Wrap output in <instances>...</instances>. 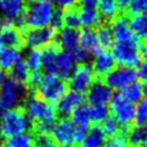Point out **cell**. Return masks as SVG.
Masks as SVG:
<instances>
[{"label": "cell", "mask_w": 147, "mask_h": 147, "mask_svg": "<svg viewBox=\"0 0 147 147\" xmlns=\"http://www.w3.org/2000/svg\"><path fill=\"white\" fill-rule=\"evenodd\" d=\"M88 105H85L84 102L80 103L70 115V122L74 126V136H75V142L79 144L86 136L88 129L91 127L90 118H88Z\"/></svg>", "instance_id": "7c38bea8"}, {"label": "cell", "mask_w": 147, "mask_h": 147, "mask_svg": "<svg viewBox=\"0 0 147 147\" xmlns=\"http://www.w3.org/2000/svg\"><path fill=\"white\" fill-rule=\"evenodd\" d=\"M134 126H147V98H141L134 105Z\"/></svg>", "instance_id": "4dcf8cb0"}, {"label": "cell", "mask_w": 147, "mask_h": 147, "mask_svg": "<svg viewBox=\"0 0 147 147\" xmlns=\"http://www.w3.org/2000/svg\"><path fill=\"white\" fill-rule=\"evenodd\" d=\"M21 59L20 51L13 48H0V68L6 72Z\"/></svg>", "instance_id": "f1b7e54d"}, {"label": "cell", "mask_w": 147, "mask_h": 147, "mask_svg": "<svg viewBox=\"0 0 147 147\" xmlns=\"http://www.w3.org/2000/svg\"><path fill=\"white\" fill-rule=\"evenodd\" d=\"M55 42L60 49L72 54L75 51H77L79 48L78 31L76 29H70V28L63 26L57 31Z\"/></svg>", "instance_id": "d6986e66"}, {"label": "cell", "mask_w": 147, "mask_h": 147, "mask_svg": "<svg viewBox=\"0 0 147 147\" xmlns=\"http://www.w3.org/2000/svg\"><path fill=\"white\" fill-rule=\"evenodd\" d=\"M29 95V91L23 85L7 77L0 86V107L2 109H8L16 103H18L17 106H23Z\"/></svg>", "instance_id": "8992f818"}, {"label": "cell", "mask_w": 147, "mask_h": 147, "mask_svg": "<svg viewBox=\"0 0 147 147\" xmlns=\"http://www.w3.org/2000/svg\"><path fill=\"white\" fill-rule=\"evenodd\" d=\"M37 1H44V2H52L53 0H37Z\"/></svg>", "instance_id": "7dc6e473"}, {"label": "cell", "mask_w": 147, "mask_h": 147, "mask_svg": "<svg viewBox=\"0 0 147 147\" xmlns=\"http://www.w3.org/2000/svg\"><path fill=\"white\" fill-rule=\"evenodd\" d=\"M67 90L68 84L64 79H61L57 76L51 74H45L42 75L41 80L34 90L33 94L48 103L55 105L63 96Z\"/></svg>", "instance_id": "5b68a950"}, {"label": "cell", "mask_w": 147, "mask_h": 147, "mask_svg": "<svg viewBox=\"0 0 147 147\" xmlns=\"http://www.w3.org/2000/svg\"><path fill=\"white\" fill-rule=\"evenodd\" d=\"M110 29L114 37V42L121 44H140V40L133 34L129 18L124 15L117 16L113 22H110Z\"/></svg>", "instance_id": "5bb4252c"}, {"label": "cell", "mask_w": 147, "mask_h": 147, "mask_svg": "<svg viewBox=\"0 0 147 147\" xmlns=\"http://www.w3.org/2000/svg\"><path fill=\"white\" fill-rule=\"evenodd\" d=\"M126 136L130 147H147V126H134Z\"/></svg>", "instance_id": "4316f807"}, {"label": "cell", "mask_w": 147, "mask_h": 147, "mask_svg": "<svg viewBox=\"0 0 147 147\" xmlns=\"http://www.w3.org/2000/svg\"><path fill=\"white\" fill-rule=\"evenodd\" d=\"M136 74H137V77L144 82V83H147V55L142 56L139 65L137 67V70H136Z\"/></svg>", "instance_id": "60d3db41"}, {"label": "cell", "mask_w": 147, "mask_h": 147, "mask_svg": "<svg viewBox=\"0 0 147 147\" xmlns=\"http://www.w3.org/2000/svg\"><path fill=\"white\" fill-rule=\"evenodd\" d=\"M102 147H130L127 141V136L124 131L106 138V141Z\"/></svg>", "instance_id": "d590c367"}, {"label": "cell", "mask_w": 147, "mask_h": 147, "mask_svg": "<svg viewBox=\"0 0 147 147\" xmlns=\"http://www.w3.org/2000/svg\"><path fill=\"white\" fill-rule=\"evenodd\" d=\"M83 103V94H79L74 91H67L63 96L54 105L56 115L60 118H68L72 114V111Z\"/></svg>", "instance_id": "2e32d148"}, {"label": "cell", "mask_w": 147, "mask_h": 147, "mask_svg": "<svg viewBox=\"0 0 147 147\" xmlns=\"http://www.w3.org/2000/svg\"><path fill=\"white\" fill-rule=\"evenodd\" d=\"M133 34L139 40H147V14H136L129 20Z\"/></svg>", "instance_id": "484cf974"}, {"label": "cell", "mask_w": 147, "mask_h": 147, "mask_svg": "<svg viewBox=\"0 0 147 147\" xmlns=\"http://www.w3.org/2000/svg\"><path fill=\"white\" fill-rule=\"evenodd\" d=\"M121 94L129 101L137 103L141 98H142V85L140 84V82H132L131 84H129L127 86H125L122 91Z\"/></svg>", "instance_id": "1f68e13d"}, {"label": "cell", "mask_w": 147, "mask_h": 147, "mask_svg": "<svg viewBox=\"0 0 147 147\" xmlns=\"http://www.w3.org/2000/svg\"><path fill=\"white\" fill-rule=\"evenodd\" d=\"M102 78H103V82L113 91L114 90L122 91L125 86H127L132 82L137 80V74L133 68L118 65V67H114Z\"/></svg>", "instance_id": "8fae6325"}, {"label": "cell", "mask_w": 147, "mask_h": 147, "mask_svg": "<svg viewBox=\"0 0 147 147\" xmlns=\"http://www.w3.org/2000/svg\"><path fill=\"white\" fill-rule=\"evenodd\" d=\"M91 67L94 74L99 77H103L106 74H108L114 67H116V61L114 59L111 51L101 48L99 52H96L93 55Z\"/></svg>", "instance_id": "ac0fdd59"}, {"label": "cell", "mask_w": 147, "mask_h": 147, "mask_svg": "<svg viewBox=\"0 0 147 147\" xmlns=\"http://www.w3.org/2000/svg\"><path fill=\"white\" fill-rule=\"evenodd\" d=\"M0 147H3V146H2V145H1V144H0Z\"/></svg>", "instance_id": "681fc988"}, {"label": "cell", "mask_w": 147, "mask_h": 147, "mask_svg": "<svg viewBox=\"0 0 147 147\" xmlns=\"http://www.w3.org/2000/svg\"><path fill=\"white\" fill-rule=\"evenodd\" d=\"M109 115L110 114L107 106H90L88 108L90 123L93 125H100Z\"/></svg>", "instance_id": "d6a6232c"}, {"label": "cell", "mask_w": 147, "mask_h": 147, "mask_svg": "<svg viewBox=\"0 0 147 147\" xmlns=\"http://www.w3.org/2000/svg\"><path fill=\"white\" fill-rule=\"evenodd\" d=\"M42 68L46 74L57 76L67 80L76 67V61L71 53L59 48L56 42L42 48L41 51Z\"/></svg>", "instance_id": "7a4b0ae2"}, {"label": "cell", "mask_w": 147, "mask_h": 147, "mask_svg": "<svg viewBox=\"0 0 147 147\" xmlns=\"http://www.w3.org/2000/svg\"><path fill=\"white\" fill-rule=\"evenodd\" d=\"M26 0H0V9L5 17L15 21L21 16Z\"/></svg>", "instance_id": "cb8c5ba5"}, {"label": "cell", "mask_w": 147, "mask_h": 147, "mask_svg": "<svg viewBox=\"0 0 147 147\" xmlns=\"http://www.w3.org/2000/svg\"><path fill=\"white\" fill-rule=\"evenodd\" d=\"M80 147H82V146H80Z\"/></svg>", "instance_id": "f907efd6"}, {"label": "cell", "mask_w": 147, "mask_h": 147, "mask_svg": "<svg viewBox=\"0 0 147 147\" xmlns=\"http://www.w3.org/2000/svg\"><path fill=\"white\" fill-rule=\"evenodd\" d=\"M30 129L23 106H17L3 113L0 119V138L2 140L26 132Z\"/></svg>", "instance_id": "277c9868"}, {"label": "cell", "mask_w": 147, "mask_h": 147, "mask_svg": "<svg viewBox=\"0 0 147 147\" xmlns=\"http://www.w3.org/2000/svg\"><path fill=\"white\" fill-rule=\"evenodd\" d=\"M145 47H146V49H147V40H146V44H145Z\"/></svg>", "instance_id": "c3c4849f"}, {"label": "cell", "mask_w": 147, "mask_h": 147, "mask_svg": "<svg viewBox=\"0 0 147 147\" xmlns=\"http://www.w3.org/2000/svg\"><path fill=\"white\" fill-rule=\"evenodd\" d=\"M101 129H102V131L105 132L106 136L110 137V136H114V134L118 133L122 127L119 126V124L117 123V121H116L113 116L109 115V116L101 123Z\"/></svg>", "instance_id": "74e56055"}, {"label": "cell", "mask_w": 147, "mask_h": 147, "mask_svg": "<svg viewBox=\"0 0 147 147\" xmlns=\"http://www.w3.org/2000/svg\"><path fill=\"white\" fill-rule=\"evenodd\" d=\"M28 68L30 69V71H40V69L42 68V59H41V49H36L32 48L26 60H24Z\"/></svg>", "instance_id": "836d02e7"}, {"label": "cell", "mask_w": 147, "mask_h": 147, "mask_svg": "<svg viewBox=\"0 0 147 147\" xmlns=\"http://www.w3.org/2000/svg\"><path fill=\"white\" fill-rule=\"evenodd\" d=\"M107 136L102 131L101 126L93 125L88 129L86 136L82 140V147H102Z\"/></svg>", "instance_id": "d4e9b609"}, {"label": "cell", "mask_w": 147, "mask_h": 147, "mask_svg": "<svg viewBox=\"0 0 147 147\" xmlns=\"http://www.w3.org/2000/svg\"><path fill=\"white\" fill-rule=\"evenodd\" d=\"M49 26L56 31H59L61 28H63V10L62 9L55 8L52 20H51V23H49Z\"/></svg>", "instance_id": "f35d334b"}, {"label": "cell", "mask_w": 147, "mask_h": 147, "mask_svg": "<svg viewBox=\"0 0 147 147\" xmlns=\"http://www.w3.org/2000/svg\"><path fill=\"white\" fill-rule=\"evenodd\" d=\"M99 0H78L80 8H96Z\"/></svg>", "instance_id": "7bdbcfd3"}, {"label": "cell", "mask_w": 147, "mask_h": 147, "mask_svg": "<svg viewBox=\"0 0 147 147\" xmlns=\"http://www.w3.org/2000/svg\"><path fill=\"white\" fill-rule=\"evenodd\" d=\"M24 47L23 32L16 25L0 29V48H13L21 52Z\"/></svg>", "instance_id": "e0dca14e"}, {"label": "cell", "mask_w": 147, "mask_h": 147, "mask_svg": "<svg viewBox=\"0 0 147 147\" xmlns=\"http://www.w3.org/2000/svg\"><path fill=\"white\" fill-rule=\"evenodd\" d=\"M25 47L42 49L55 42L57 31L51 26L38 28V29H25L22 31Z\"/></svg>", "instance_id": "30bf717a"}, {"label": "cell", "mask_w": 147, "mask_h": 147, "mask_svg": "<svg viewBox=\"0 0 147 147\" xmlns=\"http://www.w3.org/2000/svg\"><path fill=\"white\" fill-rule=\"evenodd\" d=\"M117 6L119 8V10L122 11H129L130 6L132 3V0H116Z\"/></svg>", "instance_id": "ee69618b"}, {"label": "cell", "mask_w": 147, "mask_h": 147, "mask_svg": "<svg viewBox=\"0 0 147 147\" xmlns=\"http://www.w3.org/2000/svg\"><path fill=\"white\" fill-rule=\"evenodd\" d=\"M54 10L55 8L51 2L26 0L21 16L15 21V25L22 31L49 26Z\"/></svg>", "instance_id": "3957f363"}, {"label": "cell", "mask_w": 147, "mask_h": 147, "mask_svg": "<svg viewBox=\"0 0 147 147\" xmlns=\"http://www.w3.org/2000/svg\"><path fill=\"white\" fill-rule=\"evenodd\" d=\"M1 145L3 147H32L33 146V136L31 132H24L8 139H5Z\"/></svg>", "instance_id": "83f0119b"}, {"label": "cell", "mask_w": 147, "mask_h": 147, "mask_svg": "<svg viewBox=\"0 0 147 147\" xmlns=\"http://www.w3.org/2000/svg\"><path fill=\"white\" fill-rule=\"evenodd\" d=\"M57 5V7L62 10H67L70 8H74L76 3H78V0H54Z\"/></svg>", "instance_id": "b9f144b4"}, {"label": "cell", "mask_w": 147, "mask_h": 147, "mask_svg": "<svg viewBox=\"0 0 147 147\" xmlns=\"http://www.w3.org/2000/svg\"><path fill=\"white\" fill-rule=\"evenodd\" d=\"M95 33H96V38H98V41H99L101 48L108 49L109 47L113 46L114 37H113V32L110 29V24L102 23L101 25H99L96 28Z\"/></svg>", "instance_id": "f546056e"}, {"label": "cell", "mask_w": 147, "mask_h": 147, "mask_svg": "<svg viewBox=\"0 0 147 147\" xmlns=\"http://www.w3.org/2000/svg\"><path fill=\"white\" fill-rule=\"evenodd\" d=\"M63 26L70 28V29H76V30L80 26L78 9H76L74 7V8L63 10Z\"/></svg>", "instance_id": "e575fe53"}, {"label": "cell", "mask_w": 147, "mask_h": 147, "mask_svg": "<svg viewBox=\"0 0 147 147\" xmlns=\"http://www.w3.org/2000/svg\"><path fill=\"white\" fill-rule=\"evenodd\" d=\"M142 44H121L114 42L111 46V53L114 59L119 65L137 68L142 59L141 53Z\"/></svg>", "instance_id": "ba28073f"}, {"label": "cell", "mask_w": 147, "mask_h": 147, "mask_svg": "<svg viewBox=\"0 0 147 147\" xmlns=\"http://www.w3.org/2000/svg\"><path fill=\"white\" fill-rule=\"evenodd\" d=\"M85 93L88 106H108L114 95L113 90L103 79L94 80Z\"/></svg>", "instance_id": "4fadbf2b"}, {"label": "cell", "mask_w": 147, "mask_h": 147, "mask_svg": "<svg viewBox=\"0 0 147 147\" xmlns=\"http://www.w3.org/2000/svg\"><path fill=\"white\" fill-rule=\"evenodd\" d=\"M51 134L60 147H72L76 144L74 126L69 118H60L59 121H56Z\"/></svg>", "instance_id": "9a60e30c"}, {"label": "cell", "mask_w": 147, "mask_h": 147, "mask_svg": "<svg viewBox=\"0 0 147 147\" xmlns=\"http://www.w3.org/2000/svg\"><path fill=\"white\" fill-rule=\"evenodd\" d=\"M142 95H145V98H147V83H145L142 85Z\"/></svg>", "instance_id": "f6af8a7d"}, {"label": "cell", "mask_w": 147, "mask_h": 147, "mask_svg": "<svg viewBox=\"0 0 147 147\" xmlns=\"http://www.w3.org/2000/svg\"><path fill=\"white\" fill-rule=\"evenodd\" d=\"M132 15L136 14H147V0H132L130 9Z\"/></svg>", "instance_id": "ab89813d"}, {"label": "cell", "mask_w": 147, "mask_h": 147, "mask_svg": "<svg viewBox=\"0 0 147 147\" xmlns=\"http://www.w3.org/2000/svg\"><path fill=\"white\" fill-rule=\"evenodd\" d=\"M2 79H3V72H2V69L0 68V86H1V83H2Z\"/></svg>", "instance_id": "bcb514c9"}, {"label": "cell", "mask_w": 147, "mask_h": 147, "mask_svg": "<svg viewBox=\"0 0 147 147\" xmlns=\"http://www.w3.org/2000/svg\"><path fill=\"white\" fill-rule=\"evenodd\" d=\"M96 10L101 16L103 22L110 23L117 16H119V8L116 0H99L96 5Z\"/></svg>", "instance_id": "603a6c76"}, {"label": "cell", "mask_w": 147, "mask_h": 147, "mask_svg": "<svg viewBox=\"0 0 147 147\" xmlns=\"http://www.w3.org/2000/svg\"><path fill=\"white\" fill-rule=\"evenodd\" d=\"M78 45L88 55H94L101 49L96 38V33L93 29H83L78 32Z\"/></svg>", "instance_id": "ffe728a7"}, {"label": "cell", "mask_w": 147, "mask_h": 147, "mask_svg": "<svg viewBox=\"0 0 147 147\" xmlns=\"http://www.w3.org/2000/svg\"><path fill=\"white\" fill-rule=\"evenodd\" d=\"M109 114L113 116L122 129H129L133 124L134 103L126 100L121 93L114 94L109 102Z\"/></svg>", "instance_id": "52a82bcc"}, {"label": "cell", "mask_w": 147, "mask_h": 147, "mask_svg": "<svg viewBox=\"0 0 147 147\" xmlns=\"http://www.w3.org/2000/svg\"><path fill=\"white\" fill-rule=\"evenodd\" d=\"M23 107L30 124V132L32 134L52 132V129L57 121L54 105L41 100L34 94H30Z\"/></svg>", "instance_id": "6da1fadb"}, {"label": "cell", "mask_w": 147, "mask_h": 147, "mask_svg": "<svg viewBox=\"0 0 147 147\" xmlns=\"http://www.w3.org/2000/svg\"><path fill=\"white\" fill-rule=\"evenodd\" d=\"M95 80V74L87 62L85 63H78V65L75 67L74 71L68 78V86L71 88V91L77 92L79 94H84L91 84Z\"/></svg>", "instance_id": "9c48e42d"}, {"label": "cell", "mask_w": 147, "mask_h": 147, "mask_svg": "<svg viewBox=\"0 0 147 147\" xmlns=\"http://www.w3.org/2000/svg\"><path fill=\"white\" fill-rule=\"evenodd\" d=\"M33 136L32 147H59L51 133H36Z\"/></svg>", "instance_id": "8d00e7d4"}, {"label": "cell", "mask_w": 147, "mask_h": 147, "mask_svg": "<svg viewBox=\"0 0 147 147\" xmlns=\"http://www.w3.org/2000/svg\"><path fill=\"white\" fill-rule=\"evenodd\" d=\"M30 69L28 68L25 61L23 59H20L8 71H7V76L14 80L15 83L23 85L26 88V84L29 80V76H30Z\"/></svg>", "instance_id": "44dd1931"}, {"label": "cell", "mask_w": 147, "mask_h": 147, "mask_svg": "<svg viewBox=\"0 0 147 147\" xmlns=\"http://www.w3.org/2000/svg\"><path fill=\"white\" fill-rule=\"evenodd\" d=\"M78 15L80 26L85 29H94L103 23L96 8H79Z\"/></svg>", "instance_id": "7402d4cb"}]
</instances>
